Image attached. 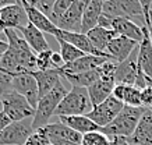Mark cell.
Listing matches in <instances>:
<instances>
[{"label": "cell", "instance_id": "1", "mask_svg": "<svg viewBox=\"0 0 152 145\" xmlns=\"http://www.w3.org/2000/svg\"><path fill=\"white\" fill-rule=\"evenodd\" d=\"M148 109L145 108H131V106H126L121 109L119 116L109 124L107 127L102 128V133L107 136L109 138H130L134 134V131L137 130L138 123L144 113Z\"/></svg>", "mask_w": 152, "mask_h": 145}, {"label": "cell", "instance_id": "2", "mask_svg": "<svg viewBox=\"0 0 152 145\" xmlns=\"http://www.w3.org/2000/svg\"><path fill=\"white\" fill-rule=\"evenodd\" d=\"M94 109L87 88L73 87L59 103L55 116H87Z\"/></svg>", "mask_w": 152, "mask_h": 145}, {"label": "cell", "instance_id": "3", "mask_svg": "<svg viewBox=\"0 0 152 145\" xmlns=\"http://www.w3.org/2000/svg\"><path fill=\"white\" fill-rule=\"evenodd\" d=\"M67 89L64 88V85L60 82L53 91H50L48 95H45L43 98L39 99L38 106L35 109V116L32 119V128L34 131L43 128L45 126L49 124L52 116H55V112L59 103L63 101L66 95H67Z\"/></svg>", "mask_w": 152, "mask_h": 145}, {"label": "cell", "instance_id": "4", "mask_svg": "<svg viewBox=\"0 0 152 145\" xmlns=\"http://www.w3.org/2000/svg\"><path fill=\"white\" fill-rule=\"evenodd\" d=\"M7 38V43H9V49L13 52L15 57L18 59L20 64L25 71H35L37 70V55L34 50L28 46L21 35L17 34L15 29H7L4 32Z\"/></svg>", "mask_w": 152, "mask_h": 145}, {"label": "cell", "instance_id": "5", "mask_svg": "<svg viewBox=\"0 0 152 145\" xmlns=\"http://www.w3.org/2000/svg\"><path fill=\"white\" fill-rule=\"evenodd\" d=\"M0 103L3 106V112L10 117L11 122H23L27 119H34L35 109L28 103V101L24 96H21L17 92H9L6 95H1Z\"/></svg>", "mask_w": 152, "mask_h": 145}, {"label": "cell", "instance_id": "6", "mask_svg": "<svg viewBox=\"0 0 152 145\" xmlns=\"http://www.w3.org/2000/svg\"><path fill=\"white\" fill-rule=\"evenodd\" d=\"M102 13L112 18H141L144 23V10L140 0H106Z\"/></svg>", "mask_w": 152, "mask_h": 145}, {"label": "cell", "instance_id": "7", "mask_svg": "<svg viewBox=\"0 0 152 145\" xmlns=\"http://www.w3.org/2000/svg\"><path fill=\"white\" fill-rule=\"evenodd\" d=\"M124 108V103L117 101L115 96H109L105 102H102L101 105H98L87 114L88 119H91L98 127L105 128L110 124L116 117L119 116V113L121 112V109Z\"/></svg>", "mask_w": 152, "mask_h": 145}, {"label": "cell", "instance_id": "8", "mask_svg": "<svg viewBox=\"0 0 152 145\" xmlns=\"http://www.w3.org/2000/svg\"><path fill=\"white\" fill-rule=\"evenodd\" d=\"M32 133V119L14 122L0 133V145H24Z\"/></svg>", "mask_w": 152, "mask_h": 145}, {"label": "cell", "instance_id": "9", "mask_svg": "<svg viewBox=\"0 0 152 145\" xmlns=\"http://www.w3.org/2000/svg\"><path fill=\"white\" fill-rule=\"evenodd\" d=\"M89 0H74L71 7L64 13V15L56 23V27L60 31L81 34L83 28V15L87 9Z\"/></svg>", "mask_w": 152, "mask_h": 145}, {"label": "cell", "instance_id": "10", "mask_svg": "<svg viewBox=\"0 0 152 145\" xmlns=\"http://www.w3.org/2000/svg\"><path fill=\"white\" fill-rule=\"evenodd\" d=\"M13 91L20 94L21 96H24L34 109H37L38 102H39V91H38L37 80L34 78L31 71L23 73V74H17L14 77Z\"/></svg>", "mask_w": 152, "mask_h": 145}, {"label": "cell", "instance_id": "11", "mask_svg": "<svg viewBox=\"0 0 152 145\" xmlns=\"http://www.w3.org/2000/svg\"><path fill=\"white\" fill-rule=\"evenodd\" d=\"M137 59H138V46L130 55V57L127 60L117 64L116 77H115L116 84L134 87L135 80H137V75H138V61H137Z\"/></svg>", "mask_w": 152, "mask_h": 145}, {"label": "cell", "instance_id": "12", "mask_svg": "<svg viewBox=\"0 0 152 145\" xmlns=\"http://www.w3.org/2000/svg\"><path fill=\"white\" fill-rule=\"evenodd\" d=\"M0 18L6 23L7 28L15 29V31L27 27L29 24L27 11L23 7L21 1H18V0H15L14 3L0 10Z\"/></svg>", "mask_w": 152, "mask_h": 145}, {"label": "cell", "instance_id": "13", "mask_svg": "<svg viewBox=\"0 0 152 145\" xmlns=\"http://www.w3.org/2000/svg\"><path fill=\"white\" fill-rule=\"evenodd\" d=\"M110 60L109 57H101V56H94V55H85L78 60L64 64L60 68V74L64 77L67 74H80V73H87V71L96 70L99 66H102L105 61Z\"/></svg>", "mask_w": 152, "mask_h": 145}, {"label": "cell", "instance_id": "14", "mask_svg": "<svg viewBox=\"0 0 152 145\" xmlns=\"http://www.w3.org/2000/svg\"><path fill=\"white\" fill-rule=\"evenodd\" d=\"M56 39L64 41V42L70 43L75 46L77 49H80L81 52H84L85 55H94V56H101V57H109L110 60H113L109 55H103L101 52H98L95 47L92 46V43L89 42V39L85 34H77V32H67V31H57L55 35Z\"/></svg>", "mask_w": 152, "mask_h": 145}, {"label": "cell", "instance_id": "15", "mask_svg": "<svg viewBox=\"0 0 152 145\" xmlns=\"http://www.w3.org/2000/svg\"><path fill=\"white\" fill-rule=\"evenodd\" d=\"M138 45L140 43L133 41V39H129V38H126V36L117 35V36L107 45L106 53H107L115 61L121 63V61H124L129 59L130 55L137 49Z\"/></svg>", "mask_w": 152, "mask_h": 145}, {"label": "cell", "instance_id": "16", "mask_svg": "<svg viewBox=\"0 0 152 145\" xmlns=\"http://www.w3.org/2000/svg\"><path fill=\"white\" fill-rule=\"evenodd\" d=\"M31 74L37 80L38 91H39V99L43 98L45 95H48L50 91H53L61 82L60 70H55V68L46 70V71L35 70V71H31Z\"/></svg>", "mask_w": 152, "mask_h": 145}, {"label": "cell", "instance_id": "17", "mask_svg": "<svg viewBox=\"0 0 152 145\" xmlns=\"http://www.w3.org/2000/svg\"><path fill=\"white\" fill-rule=\"evenodd\" d=\"M21 4H23V7L25 9V11H27V15H28L29 23L32 24L35 28H38L41 32H43V34H50V35L55 36L56 32H57L59 29H57V27L52 23L50 20L48 18L46 15L42 14L41 11L37 10L35 7L29 6L27 3V0H21Z\"/></svg>", "mask_w": 152, "mask_h": 145}, {"label": "cell", "instance_id": "18", "mask_svg": "<svg viewBox=\"0 0 152 145\" xmlns=\"http://www.w3.org/2000/svg\"><path fill=\"white\" fill-rule=\"evenodd\" d=\"M142 39L138 45V67L142 73L152 80V43L145 25H142Z\"/></svg>", "mask_w": 152, "mask_h": 145}, {"label": "cell", "instance_id": "19", "mask_svg": "<svg viewBox=\"0 0 152 145\" xmlns=\"http://www.w3.org/2000/svg\"><path fill=\"white\" fill-rule=\"evenodd\" d=\"M18 31L21 32V36L25 39V42H27L28 46L34 50L35 55L50 49V46H49V43H48V41H46V38H45V34L41 32L38 28H35L31 23L28 24L27 27L18 29Z\"/></svg>", "mask_w": 152, "mask_h": 145}, {"label": "cell", "instance_id": "20", "mask_svg": "<svg viewBox=\"0 0 152 145\" xmlns=\"http://www.w3.org/2000/svg\"><path fill=\"white\" fill-rule=\"evenodd\" d=\"M43 133L46 134V137L49 140L52 138H59V140H66V141H70V142H74V144H81L83 141V136L74 131L73 128L67 127L66 124L63 123H49L48 126H45L43 128Z\"/></svg>", "mask_w": 152, "mask_h": 145}, {"label": "cell", "instance_id": "21", "mask_svg": "<svg viewBox=\"0 0 152 145\" xmlns=\"http://www.w3.org/2000/svg\"><path fill=\"white\" fill-rule=\"evenodd\" d=\"M112 29L120 36H126L135 42H141L142 39V27H140L130 18H113Z\"/></svg>", "mask_w": 152, "mask_h": 145}, {"label": "cell", "instance_id": "22", "mask_svg": "<svg viewBox=\"0 0 152 145\" xmlns=\"http://www.w3.org/2000/svg\"><path fill=\"white\" fill-rule=\"evenodd\" d=\"M102 7H103V0H89L88 1V6L83 15L81 34H88L91 29L98 27L99 17L102 15Z\"/></svg>", "mask_w": 152, "mask_h": 145}, {"label": "cell", "instance_id": "23", "mask_svg": "<svg viewBox=\"0 0 152 145\" xmlns=\"http://www.w3.org/2000/svg\"><path fill=\"white\" fill-rule=\"evenodd\" d=\"M59 122L80 133L81 136H85L88 133H94V131H101V127H98L87 116H63L59 117Z\"/></svg>", "mask_w": 152, "mask_h": 145}, {"label": "cell", "instance_id": "24", "mask_svg": "<svg viewBox=\"0 0 152 145\" xmlns=\"http://www.w3.org/2000/svg\"><path fill=\"white\" fill-rule=\"evenodd\" d=\"M89 39V42L92 43V46L96 49L98 52H101L103 55H107L106 53V47L107 45L117 36V34L113 31V29H105L101 28V27H96V28L91 29L88 34H85Z\"/></svg>", "mask_w": 152, "mask_h": 145}, {"label": "cell", "instance_id": "25", "mask_svg": "<svg viewBox=\"0 0 152 145\" xmlns=\"http://www.w3.org/2000/svg\"><path fill=\"white\" fill-rule=\"evenodd\" d=\"M115 85L116 84L98 80L96 82H94L91 87H88L87 88L88 95H89V99H91V103H92L94 108L98 106V105H101L102 102H105L109 96H112V92H113Z\"/></svg>", "mask_w": 152, "mask_h": 145}, {"label": "cell", "instance_id": "26", "mask_svg": "<svg viewBox=\"0 0 152 145\" xmlns=\"http://www.w3.org/2000/svg\"><path fill=\"white\" fill-rule=\"evenodd\" d=\"M63 78L69 81L71 87H78V88H88L91 87L94 82L99 80V74H98V68L92 71H87V73H80V74H67Z\"/></svg>", "mask_w": 152, "mask_h": 145}, {"label": "cell", "instance_id": "27", "mask_svg": "<svg viewBox=\"0 0 152 145\" xmlns=\"http://www.w3.org/2000/svg\"><path fill=\"white\" fill-rule=\"evenodd\" d=\"M59 42V46H60V55H61V59L64 61V64H69V63H73V61L78 60L81 59L83 56H85V53L81 52L80 49H77L75 46L70 45V43L64 42V41H60V39H56Z\"/></svg>", "mask_w": 152, "mask_h": 145}, {"label": "cell", "instance_id": "28", "mask_svg": "<svg viewBox=\"0 0 152 145\" xmlns=\"http://www.w3.org/2000/svg\"><path fill=\"white\" fill-rule=\"evenodd\" d=\"M117 61L115 60H107L105 61L102 66L98 67V74H99V80L106 81V82H115V77H116V68H117Z\"/></svg>", "mask_w": 152, "mask_h": 145}, {"label": "cell", "instance_id": "29", "mask_svg": "<svg viewBox=\"0 0 152 145\" xmlns=\"http://www.w3.org/2000/svg\"><path fill=\"white\" fill-rule=\"evenodd\" d=\"M123 103L126 106H131V108H142L141 89L127 85L124 91V96H123Z\"/></svg>", "mask_w": 152, "mask_h": 145}, {"label": "cell", "instance_id": "30", "mask_svg": "<svg viewBox=\"0 0 152 145\" xmlns=\"http://www.w3.org/2000/svg\"><path fill=\"white\" fill-rule=\"evenodd\" d=\"M81 145H112V140L102 131H94L83 136Z\"/></svg>", "mask_w": 152, "mask_h": 145}, {"label": "cell", "instance_id": "31", "mask_svg": "<svg viewBox=\"0 0 152 145\" xmlns=\"http://www.w3.org/2000/svg\"><path fill=\"white\" fill-rule=\"evenodd\" d=\"M74 0H56L55 1V6H53V10H52V14L50 17H49V20H50L52 23L56 25V23L59 21L63 15H64V13L67 11V10L71 7V4H73Z\"/></svg>", "mask_w": 152, "mask_h": 145}, {"label": "cell", "instance_id": "32", "mask_svg": "<svg viewBox=\"0 0 152 145\" xmlns=\"http://www.w3.org/2000/svg\"><path fill=\"white\" fill-rule=\"evenodd\" d=\"M55 52L49 49L45 50L42 53L37 55V70L39 71H46V70H52L53 66H52V56H53Z\"/></svg>", "mask_w": 152, "mask_h": 145}, {"label": "cell", "instance_id": "33", "mask_svg": "<svg viewBox=\"0 0 152 145\" xmlns=\"http://www.w3.org/2000/svg\"><path fill=\"white\" fill-rule=\"evenodd\" d=\"M15 75L9 71L0 68V94L6 95L9 92H13V80Z\"/></svg>", "mask_w": 152, "mask_h": 145}, {"label": "cell", "instance_id": "34", "mask_svg": "<svg viewBox=\"0 0 152 145\" xmlns=\"http://www.w3.org/2000/svg\"><path fill=\"white\" fill-rule=\"evenodd\" d=\"M56 0H27V3L29 6L35 7L37 10H39L42 14H45L49 18L52 14V10H53V6H55Z\"/></svg>", "mask_w": 152, "mask_h": 145}, {"label": "cell", "instance_id": "35", "mask_svg": "<svg viewBox=\"0 0 152 145\" xmlns=\"http://www.w3.org/2000/svg\"><path fill=\"white\" fill-rule=\"evenodd\" d=\"M50 142H49V138L46 137V134L43 133V130L42 128H39V130H35L31 134V137L27 140V142L24 145H49Z\"/></svg>", "mask_w": 152, "mask_h": 145}, {"label": "cell", "instance_id": "36", "mask_svg": "<svg viewBox=\"0 0 152 145\" xmlns=\"http://www.w3.org/2000/svg\"><path fill=\"white\" fill-rule=\"evenodd\" d=\"M112 25H113V18L102 13V15L99 17V21H98V27L105 29H112Z\"/></svg>", "mask_w": 152, "mask_h": 145}, {"label": "cell", "instance_id": "37", "mask_svg": "<svg viewBox=\"0 0 152 145\" xmlns=\"http://www.w3.org/2000/svg\"><path fill=\"white\" fill-rule=\"evenodd\" d=\"M127 85H121V84H116L115 88H113V92H112V96H115L117 101L123 102V96H124V91Z\"/></svg>", "mask_w": 152, "mask_h": 145}, {"label": "cell", "instance_id": "38", "mask_svg": "<svg viewBox=\"0 0 152 145\" xmlns=\"http://www.w3.org/2000/svg\"><path fill=\"white\" fill-rule=\"evenodd\" d=\"M52 66H53L55 70H60V68L64 66V61H63V59H61V55L57 53V52H55L53 56H52Z\"/></svg>", "mask_w": 152, "mask_h": 145}, {"label": "cell", "instance_id": "39", "mask_svg": "<svg viewBox=\"0 0 152 145\" xmlns=\"http://www.w3.org/2000/svg\"><path fill=\"white\" fill-rule=\"evenodd\" d=\"M11 123L13 122H11V120H10V117L6 114V112L1 110V112H0V133L4 130L6 127H9Z\"/></svg>", "mask_w": 152, "mask_h": 145}, {"label": "cell", "instance_id": "40", "mask_svg": "<svg viewBox=\"0 0 152 145\" xmlns=\"http://www.w3.org/2000/svg\"><path fill=\"white\" fill-rule=\"evenodd\" d=\"M112 145H130L126 138H112Z\"/></svg>", "mask_w": 152, "mask_h": 145}, {"label": "cell", "instance_id": "41", "mask_svg": "<svg viewBox=\"0 0 152 145\" xmlns=\"http://www.w3.org/2000/svg\"><path fill=\"white\" fill-rule=\"evenodd\" d=\"M7 49H9V43H7V41H1V39H0V57L7 52Z\"/></svg>", "mask_w": 152, "mask_h": 145}, {"label": "cell", "instance_id": "42", "mask_svg": "<svg viewBox=\"0 0 152 145\" xmlns=\"http://www.w3.org/2000/svg\"><path fill=\"white\" fill-rule=\"evenodd\" d=\"M14 1H15V0H0V10L7 7V6L11 4V3H14Z\"/></svg>", "mask_w": 152, "mask_h": 145}, {"label": "cell", "instance_id": "43", "mask_svg": "<svg viewBox=\"0 0 152 145\" xmlns=\"http://www.w3.org/2000/svg\"><path fill=\"white\" fill-rule=\"evenodd\" d=\"M7 29H9V28H7L6 23H4V21H3L1 18H0V34H4L6 31H7Z\"/></svg>", "mask_w": 152, "mask_h": 145}, {"label": "cell", "instance_id": "44", "mask_svg": "<svg viewBox=\"0 0 152 145\" xmlns=\"http://www.w3.org/2000/svg\"><path fill=\"white\" fill-rule=\"evenodd\" d=\"M0 99H1V94H0Z\"/></svg>", "mask_w": 152, "mask_h": 145}, {"label": "cell", "instance_id": "45", "mask_svg": "<svg viewBox=\"0 0 152 145\" xmlns=\"http://www.w3.org/2000/svg\"><path fill=\"white\" fill-rule=\"evenodd\" d=\"M49 145H52V144H49Z\"/></svg>", "mask_w": 152, "mask_h": 145}]
</instances>
